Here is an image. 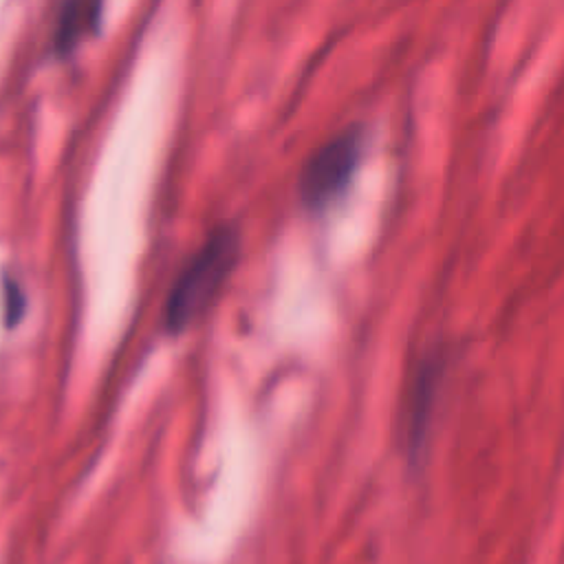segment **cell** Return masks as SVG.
Here are the masks:
<instances>
[{
	"mask_svg": "<svg viewBox=\"0 0 564 564\" xmlns=\"http://www.w3.org/2000/svg\"><path fill=\"white\" fill-rule=\"evenodd\" d=\"M364 134L348 128L319 145L302 167L300 196L306 207L322 209L346 192L361 161Z\"/></svg>",
	"mask_w": 564,
	"mask_h": 564,
	"instance_id": "cell-2",
	"label": "cell"
},
{
	"mask_svg": "<svg viewBox=\"0 0 564 564\" xmlns=\"http://www.w3.org/2000/svg\"><path fill=\"white\" fill-rule=\"evenodd\" d=\"M99 4L101 0H64L55 29V48L59 55H66L77 44L84 29H95Z\"/></svg>",
	"mask_w": 564,
	"mask_h": 564,
	"instance_id": "cell-3",
	"label": "cell"
},
{
	"mask_svg": "<svg viewBox=\"0 0 564 564\" xmlns=\"http://www.w3.org/2000/svg\"><path fill=\"white\" fill-rule=\"evenodd\" d=\"M238 258V234L218 227L181 271L165 302V326L176 333L194 322L216 297Z\"/></svg>",
	"mask_w": 564,
	"mask_h": 564,
	"instance_id": "cell-1",
	"label": "cell"
}]
</instances>
